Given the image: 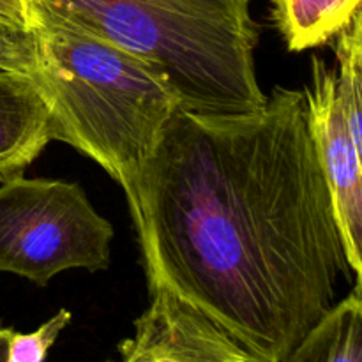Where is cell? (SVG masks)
Here are the masks:
<instances>
[{"mask_svg":"<svg viewBox=\"0 0 362 362\" xmlns=\"http://www.w3.org/2000/svg\"><path fill=\"white\" fill-rule=\"evenodd\" d=\"M0 69L35 76L39 71L37 39L32 28L0 21Z\"/></svg>","mask_w":362,"mask_h":362,"instance_id":"obj_12","label":"cell"},{"mask_svg":"<svg viewBox=\"0 0 362 362\" xmlns=\"http://www.w3.org/2000/svg\"><path fill=\"white\" fill-rule=\"evenodd\" d=\"M37 39L35 81L49 108V140L98 163L134 204L145 161L158 147L180 99L151 60L28 0Z\"/></svg>","mask_w":362,"mask_h":362,"instance_id":"obj_2","label":"cell"},{"mask_svg":"<svg viewBox=\"0 0 362 362\" xmlns=\"http://www.w3.org/2000/svg\"><path fill=\"white\" fill-rule=\"evenodd\" d=\"M272 20L292 52L334 39L359 13L362 0H269Z\"/></svg>","mask_w":362,"mask_h":362,"instance_id":"obj_8","label":"cell"},{"mask_svg":"<svg viewBox=\"0 0 362 362\" xmlns=\"http://www.w3.org/2000/svg\"><path fill=\"white\" fill-rule=\"evenodd\" d=\"M69 311L60 310L34 332H27V334L13 332L7 362H45L49 349L55 345L59 334L69 325Z\"/></svg>","mask_w":362,"mask_h":362,"instance_id":"obj_11","label":"cell"},{"mask_svg":"<svg viewBox=\"0 0 362 362\" xmlns=\"http://www.w3.org/2000/svg\"><path fill=\"white\" fill-rule=\"evenodd\" d=\"M13 329H0V362H7L9 341L13 338Z\"/></svg>","mask_w":362,"mask_h":362,"instance_id":"obj_15","label":"cell"},{"mask_svg":"<svg viewBox=\"0 0 362 362\" xmlns=\"http://www.w3.org/2000/svg\"><path fill=\"white\" fill-rule=\"evenodd\" d=\"M303 90L346 260L357 279L356 293L362 296V163L343 112L338 71L313 57L311 80Z\"/></svg>","mask_w":362,"mask_h":362,"instance_id":"obj_5","label":"cell"},{"mask_svg":"<svg viewBox=\"0 0 362 362\" xmlns=\"http://www.w3.org/2000/svg\"><path fill=\"white\" fill-rule=\"evenodd\" d=\"M338 35H341V37L349 42L354 55L357 57V60H359L362 67V7L359 9V13L352 18V21H350Z\"/></svg>","mask_w":362,"mask_h":362,"instance_id":"obj_14","label":"cell"},{"mask_svg":"<svg viewBox=\"0 0 362 362\" xmlns=\"http://www.w3.org/2000/svg\"><path fill=\"white\" fill-rule=\"evenodd\" d=\"M286 362H362V296L336 303Z\"/></svg>","mask_w":362,"mask_h":362,"instance_id":"obj_9","label":"cell"},{"mask_svg":"<svg viewBox=\"0 0 362 362\" xmlns=\"http://www.w3.org/2000/svg\"><path fill=\"white\" fill-rule=\"evenodd\" d=\"M336 59H338V83L343 112L349 122L350 134L362 163V67L349 42L336 35Z\"/></svg>","mask_w":362,"mask_h":362,"instance_id":"obj_10","label":"cell"},{"mask_svg":"<svg viewBox=\"0 0 362 362\" xmlns=\"http://www.w3.org/2000/svg\"><path fill=\"white\" fill-rule=\"evenodd\" d=\"M112 240L80 184L18 175L0 186V272L42 286L71 269L103 271Z\"/></svg>","mask_w":362,"mask_h":362,"instance_id":"obj_4","label":"cell"},{"mask_svg":"<svg viewBox=\"0 0 362 362\" xmlns=\"http://www.w3.org/2000/svg\"><path fill=\"white\" fill-rule=\"evenodd\" d=\"M148 286L204 313L250 362H286L350 274L304 90L262 110L179 108L129 207Z\"/></svg>","mask_w":362,"mask_h":362,"instance_id":"obj_1","label":"cell"},{"mask_svg":"<svg viewBox=\"0 0 362 362\" xmlns=\"http://www.w3.org/2000/svg\"><path fill=\"white\" fill-rule=\"evenodd\" d=\"M49 141V108L35 78L0 69V182L23 175Z\"/></svg>","mask_w":362,"mask_h":362,"instance_id":"obj_7","label":"cell"},{"mask_svg":"<svg viewBox=\"0 0 362 362\" xmlns=\"http://www.w3.org/2000/svg\"><path fill=\"white\" fill-rule=\"evenodd\" d=\"M148 290L151 304L113 362H250L225 332L172 290L159 285Z\"/></svg>","mask_w":362,"mask_h":362,"instance_id":"obj_6","label":"cell"},{"mask_svg":"<svg viewBox=\"0 0 362 362\" xmlns=\"http://www.w3.org/2000/svg\"><path fill=\"white\" fill-rule=\"evenodd\" d=\"M0 21L16 27L32 28L28 0H0Z\"/></svg>","mask_w":362,"mask_h":362,"instance_id":"obj_13","label":"cell"},{"mask_svg":"<svg viewBox=\"0 0 362 362\" xmlns=\"http://www.w3.org/2000/svg\"><path fill=\"white\" fill-rule=\"evenodd\" d=\"M154 62L186 112L233 117L267 103L255 67L251 0H45Z\"/></svg>","mask_w":362,"mask_h":362,"instance_id":"obj_3","label":"cell"}]
</instances>
